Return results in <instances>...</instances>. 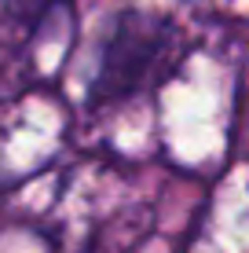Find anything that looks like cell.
Returning a JSON list of instances; mask_svg holds the SVG:
<instances>
[{"label":"cell","mask_w":249,"mask_h":253,"mask_svg":"<svg viewBox=\"0 0 249 253\" xmlns=\"http://www.w3.org/2000/svg\"><path fill=\"white\" fill-rule=\"evenodd\" d=\"M187 59L183 22L158 7H117L103 19L84 84V114L99 118L158 92Z\"/></svg>","instance_id":"6da1fadb"},{"label":"cell","mask_w":249,"mask_h":253,"mask_svg":"<svg viewBox=\"0 0 249 253\" xmlns=\"http://www.w3.org/2000/svg\"><path fill=\"white\" fill-rule=\"evenodd\" d=\"M70 11L73 0H0V11H4V22L15 26L22 33H37L51 15L59 11Z\"/></svg>","instance_id":"7a4b0ae2"},{"label":"cell","mask_w":249,"mask_h":253,"mask_svg":"<svg viewBox=\"0 0 249 253\" xmlns=\"http://www.w3.org/2000/svg\"><path fill=\"white\" fill-rule=\"evenodd\" d=\"M4 195H7V184H4V172H0V202H4Z\"/></svg>","instance_id":"3957f363"}]
</instances>
